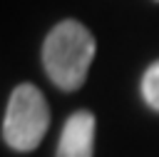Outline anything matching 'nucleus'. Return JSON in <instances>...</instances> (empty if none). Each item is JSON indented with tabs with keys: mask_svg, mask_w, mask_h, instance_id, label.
I'll list each match as a JSON object with an SVG mask.
<instances>
[{
	"mask_svg": "<svg viewBox=\"0 0 159 157\" xmlns=\"http://www.w3.org/2000/svg\"><path fill=\"white\" fill-rule=\"evenodd\" d=\"M94 60V37L77 20L57 22L45 37L42 62L47 77L60 90H77Z\"/></svg>",
	"mask_w": 159,
	"mask_h": 157,
	"instance_id": "obj_1",
	"label": "nucleus"
},
{
	"mask_svg": "<svg viewBox=\"0 0 159 157\" xmlns=\"http://www.w3.org/2000/svg\"><path fill=\"white\" fill-rule=\"evenodd\" d=\"M50 127V110L42 92L35 85H17L7 100L5 120H2V140L17 150H35Z\"/></svg>",
	"mask_w": 159,
	"mask_h": 157,
	"instance_id": "obj_2",
	"label": "nucleus"
},
{
	"mask_svg": "<svg viewBox=\"0 0 159 157\" xmlns=\"http://www.w3.org/2000/svg\"><path fill=\"white\" fill-rule=\"evenodd\" d=\"M92 147H94V115L87 110H77L75 115L67 117L62 127L55 157H92Z\"/></svg>",
	"mask_w": 159,
	"mask_h": 157,
	"instance_id": "obj_3",
	"label": "nucleus"
},
{
	"mask_svg": "<svg viewBox=\"0 0 159 157\" xmlns=\"http://www.w3.org/2000/svg\"><path fill=\"white\" fill-rule=\"evenodd\" d=\"M142 95H144L147 105L159 112V60L147 67V72L142 77Z\"/></svg>",
	"mask_w": 159,
	"mask_h": 157,
	"instance_id": "obj_4",
	"label": "nucleus"
}]
</instances>
